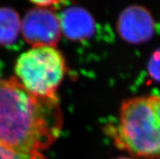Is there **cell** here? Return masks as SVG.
I'll list each match as a JSON object with an SVG mask.
<instances>
[{"label":"cell","instance_id":"obj_10","mask_svg":"<svg viewBox=\"0 0 160 159\" xmlns=\"http://www.w3.org/2000/svg\"><path fill=\"white\" fill-rule=\"evenodd\" d=\"M0 159H29L10 151L9 149L0 145Z\"/></svg>","mask_w":160,"mask_h":159},{"label":"cell","instance_id":"obj_1","mask_svg":"<svg viewBox=\"0 0 160 159\" xmlns=\"http://www.w3.org/2000/svg\"><path fill=\"white\" fill-rule=\"evenodd\" d=\"M62 126L59 99L30 93L16 77H0V145L27 158L45 159L42 152Z\"/></svg>","mask_w":160,"mask_h":159},{"label":"cell","instance_id":"obj_3","mask_svg":"<svg viewBox=\"0 0 160 159\" xmlns=\"http://www.w3.org/2000/svg\"><path fill=\"white\" fill-rule=\"evenodd\" d=\"M15 72L16 79L30 93L58 98L57 90L65 76L66 64L55 47H32L17 58Z\"/></svg>","mask_w":160,"mask_h":159},{"label":"cell","instance_id":"obj_9","mask_svg":"<svg viewBox=\"0 0 160 159\" xmlns=\"http://www.w3.org/2000/svg\"><path fill=\"white\" fill-rule=\"evenodd\" d=\"M32 3H33L38 7L48 8L51 9L56 8L59 7L60 4H64V2L62 1H32Z\"/></svg>","mask_w":160,"mask_h":159},{"label":"cell","instance_id":"obj_4","mask_svg":"<svg viewBox=\"0 0 160 159\" xmlns=\"http://www.w3.org/2000/svg\"><path fill=\"white\" fill-rule=\"evenodd\" d=\"M24 40L32 47H54L61 36L59 16L51 9L35 7L28 11L21 21Z\"/></svg>","mask_w":160,"mask_h":159},{"label":"cell","instance_id":"obj_7","mask_svg":"<svg viewBox=\"0 0 160 159\" xmlns=\"http://www.w3.org/2000/svg\"><path fill=\"white\" fill-rule=\"evenodd\" d=\"M20 16L15 10L7 7H0V46H11L21 31Z\"/></svg>","mask_w":160,"mask_h":159},{"label":"cell","instance_id":"obj_5","mask_svg":"<svg viewBox=\"0 0 160 159\" xmlns=\"http://www.w3.org/2000/svg\"><path fill=\"white\" fill-rule=\"evenodd\" d=\"M155 23L152 15L145 7L133 5L120 13L117 30L122 39L131 44H140L151 39Z\"/></svg>","mask_w":160,"mask_h":159},{"label":"cell","instance_id":"obj_8","mask_svg":"<svg viewBox=\"0 0 160 159\" xmlns=\"http://www.w3.org/2000/svg\"><path fill=\"white\" fill-rule=\"evenodd\" d=\"M148 73L154 81L160 82V47L154 51L148 62Z\"/></svg>","mask_w":160,"mask_h":159},{"label":"cell","instance_id":"obj_2","mask_svg":"<svg viewBox=\"0 0 160 159\" xmlns=\"http://www.w3.org/2000/svg\"><path fill=\"white\" fill-rule=\"evenodd\" d=\"M119 149L142 159H160V94L126 99L108 127Z\"/></svg>","mask_w":160,"mask_h":159},{"label":"cell","instance_id":"obj_11","mask_svg":"<svg viewBox=\"0 0 160 159\" xmlns=\"http://www.w3.org/2000/svg\"><path fill=\"white\" fill-rule=\"evenodd\" d=\"M116 159H132V158H130V157H118V158H116Z\"/></svg>","mask_w":160,"mask_h":159},{"label":"cell","instance_id":"obj_6","mask_svg":"<svg viewBox=\"0 0 160 159\" xmlns=\"http://www.w3.org/2000/svg\"><path fill=\"white\" fill-rule=\"evenodd\" d=\"M61 31L69 40L82 41L91 37L95 32L94 19L81 7L65 8L59 16Z\"/></svg>","mask_w":160,"mask_h":159}]
</instances>
